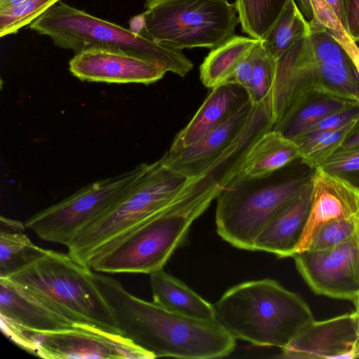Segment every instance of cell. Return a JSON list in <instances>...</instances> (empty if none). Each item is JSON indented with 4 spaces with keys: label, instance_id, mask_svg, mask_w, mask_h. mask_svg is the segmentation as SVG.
<instances>
[{
    "label": "cell",
    "instance_id": "12",
    "mask_svg": "<svg viewBox=\"0 0 359 359\" xmlns=\"http://www.w3.org/2000/svg\"><path fill=\"white\" fill-rule=\"evenodd\" d=\"M359 345V313L312 320L285 348L281 358H355Z\"/></svg>",
    "mask_w": 359,
    "mask_h": 359
},
{
    "label": "cell",
    "instance_id": "38",
    "mask_svg": "<svg viewBox=\"0 0 359 359\" xmlns=\"http://www.w3.org/2000/svg\"><path fill=\"white\" fill-rule=\"evenodd\" d=\"M347 33V26L342 0H325Z\"/></svg>",
    "mask_w": 359,
    "mask_h": 359
},
{
    "label": "cell",
    "instance_id": "20",
    "mask_svg": "<svg viewBox=\"0 0 359 359\" xmlns=\"http://www.w3.org/2000/svg\"><path fill=\"white\" fill-rule=\"evenodd\" d=\"M357 103L317 89L306 90L290 101L272 130L294 140L330 114Z\"/></svg>",
    "mask_w": 359,
    "mask_h": 359
},
{
    "label": "cell",
    "instance_id": "32",
    "mask_svg": "<svg viewBox=\"0 0 359 359\" xmlns=\"http://www.w3.org/2000/svg\"><path fill=\"white\" fill-rule=\"evenodd\" d=\"M318 168L359 189V149L335 151Z\"/></svg>",
    "mask_w": 359,
    "mask_h": 359
},
{
    "label": "cell",
    "instance_id": "23",
    "mask_svg": "<svg viewBox=\"0 0 359 359\" xmlns=\"http://www.w3.org/2000/svg\"><path fill=\"white\" fill-rule=\"evenodd\" d=\"M310 34V26L295 0H287L282 11L262 40V46L276 60Z\"/></svg>",
    "mask_w": 359,
    "mask_h": 359
},
{
    "label": "cell",
    "instance_id": "14",
    "mask_svg": "<svg viewBox=\"0 0 359 359\" xmlns=\"http://www.w3.org/2000/svg\"><path fill=\"white\" fill-rule=\"evenodd\" d=\"M250 99L226 120L212 128L192 145L178 151H166L164 164L187 178L205 170L233 143L252 111Z\"/></svg>",
    "mask_w": 359,
    "mask_h": 359
},
{
    "label": "cell",
    "instance_id": "44",
    "mask_svg": "<svg viewBox=\"0 0 359 359\" xmlns=\"http://www.w3.org/2000/svg\"><path fill=\"white\" fill-rule=\"evenodd\" d=\"M357 236H358V241H359V214H358V230H357Z\"/></svg>",
    "mask_w": 359,
    "mask_h": 359
},
{
    "label": "cell",
    "instance_id": "6",
    "mask_svg": "<svg viewBox=\"0 0 359 359\" xmlns=\"http://www.w3.org/2000/svg\"><path fill=\"white\" fill-rule=\"evenodd\" d=\"M227 184L217 197V233L231 245L254 250L255 242L271 217L311 180V173H284Z\"/></svg>",
    "mask_w": 359,
    "mask_h": 359
},
{
    "label": "cell",
    "instance_id": "46",
    "mask_svg": "<svg viewBox=\"0 0 359 359\" xmlns=\"http://www.w3.org/2000/svg\"><path fill=\"white\" fill-rule=\"evenodd\" d=\"M359 40V39H358Z\"/></svg>",
    "mask_w": 359,
    "mask_h": 359
},
{
    "label": "cell",
    "instance_id": "26",
    "mask_svg": "<svg viewBox=\"0 0 359 359\" xmlns=\"http://www.w3.org/2000/svg\"><path fill=\"white\" fill-rule=\"evenodd\" d=\"M22 231H0V278L21 269L44 251Z\"/></svg>",
    "mask_w": 359,
    "mask_h": 359
},
{
    "label": "cell",
    "instance_id": "39",
    "mask_svg": "<svg viewBox=\"0 0 359 359\" xmlns=\"http://www.w3.org/2000/svg\"><path fill=\"white\" fill-rule=\"evenodd\" d=\"M1 230L8 231H24L26 226L25 223L13 219H8L1 216Z\"/></svg>",
    "mask_w": 359,
    "mask_h": 359
},
{
    "label": "cell",
    "instance_id": "7",
    "mask_svg": "<svg viewBox=\"0 0 359 359\" xmlns=\"http://www.w3.org/2000/svg\"><path fill=\"white\" fill-rule=\"evenodd\" d=\"M187 177L166 166L161 158L148 163L128 191L103 215L82 228L67 245L69 255L89 268L104 245L171 202Z\"/></svg>",
    "mask_w": 359,
    "mask_h": 359
},
{
    "label": "cell",
    "instance_id": "29",
    "mask_svg": "<svg viewBox=\"0 0 359 359\" xmlns=\"http://www.w3.org/2000/svg\"><path fill=\"white\" fill-rule=\"evenodd\" d=\"M60 0H25L18 5L0 10V36L18 32Z\"/></svg>",
    "mask_w": 359,
    "mask_h": 359
},
{
    "label": "cell",
    "instance_id": "10",
    "mask_svg": "<svg viewBox=\"0 0 359 359\" xmlns=\"http://www.w3.org/2000/svg\"><path fill=\"white\" fill-rule=\"evenodd\" d=\"M24 349L46 359L155 358L151 353L122 334L83 323L44 332L29 329Z\"/></svg>",
    "mask_w": 359,
    "mask_h": 359
},
{
    "label": "cell",
    "instance_id": "4",
    "mask_svg": "<svg viewBox=\"0 0 359 359\" xmlns=\"http://www.w3.org/2000/svg\"><path fill=\"white\" fill-rule=\"evenodd\" d=\"M74 323L122 334L94 271L68 253L45 249L36 259L5 278Z\"/></svg>",
    "mask_w": 359,
    "mask_h": 359
},
{
    "label": "cell",
    "instance_id": "34",
    "mask_svg": "<svg viewBox=\"0 0 359 359\" xmlns=\"http://www.w3.org/2000/svg\"><path fill=\"white\" fill-rule=\"evenodd\" d=\"M358 115L359 103H357L330 114L302 135H312L338 129L355 119Z\"/></svg>",
    "mask_w": 359,
    "mask_h": 359
},
{
    "label": "cell",
    "instance_id": "43",
    "mask_svg": "<svg viewBox=\"0 0 359 359\" xmlns=\"http://www.w3.org/2000/svg\"><path fill=\"white\" fill-rule=\"evenodd\" d=\"M356 47L359 49V40L353 41Z\"/></svg>",
    "mask_w": 359,
    "mask_h": 359
},
{
    "label": "cell",
    "instance_id": "30",
    "mask_svg": "<svg viewBox=\"0 0 359 359\" xmlns=\"http://www.w3.org/2000/svg\"><path fill=\"white\" fill-rule=\"evenodd\" d=\"M310 32L325 29L341 43L351 39L325 0H296Z\"/></svg>",
    "mask_w": 359,
    "mask_h": 359
},
{
    "label": "cell",
    "instance_id": "27",
    "mask_svg": "<svg viewBox=\"0 0 359 359\" xmlns=\"http://www.w3.org/2000/svg\"><path fill=\"white\" fill-rule=\"evenodd\" d=\"M355 119L338 129L312 135H302L292 140L300 149L301 161L312 170L318 168L339 147Z\"/></svg>",
    "mask_w": 359,
    "mask_h": 359
},
{
    "label": "cell",
    "instance_id": "45",
    "mask_svg": "<svg viewBox=\"0 0 359 359\" xmlns=\"http://www.w3.org/2000/svg\"><path fill=\"white\" fill-rule=\"evenodd\" d=\"M355 358H359V345H358V347Z\"/></svg>",
    "mask_w": 359,
    "mask_h": 359
},
{
    "label": "cell",
    "instance_id": "17",
    "mask_svg": "<svg viewBox=\"0 0 359 359\" xmlns=\"http://www.w3.org/2000/svg\"><path fill=\"white\" fill-rule=\"evenodd\" d=\"M0 318L40 332L66 329L75 324L8 278H2Z\"/></svg>",
    "mask_w": 359,
    "mask_h": 359
},
{
    "label": "cell",
    "instance_id": "13",
    "mask_svg": "<svg viewBox=\"0 0 359 359\" xmlns=\"http://www.w3.org/2000/svg\"><path fill=\"white\" fill-rule=\"evenodd\" d=\"M71 73L81 81L112 83L150 84L166 72L133 55L107 48H89L74 55L69 63Z\"/></svg>",
    "mask_w": 359,
    "mask_h": 359
},
{
    "label": "cell",
    "instance_id": "15",
    "mask_svg": "<svg viewBox=\"0 0 359 359\" xmlns=\"http://www.w3.org/2000/svg\"><path fill=\"white\" fill-rule=\"evenodd\" d=\"M358 214L359 189L316 168L312 179L309 216L297 253L309 248L316 232L326 223Z\"/></svg>",
    "mask_w": 359,
    "mask_h": 359
},
{
    "label": "cell",
    "instance_id": "9",
    "mask_svg": "<svg viewBox=\"0 0 359 359\" xmlns=\"http://www.w3.org/2000/svg\"><path fill=\"white\" fill-rule=\"evenodd\" d=\"M147 165L142 163L118 175L87 184L27 219L26 228L42 240L67 246L82 228L114 205Z\"/></svg>",
    "mask_w": 359,
    "mask_h": 359
},
{
    "label": "cell",
    "instance_id": "24",
    "mask_svg": "<svg viewBox=\"0 0 359 359\" xmlns=\"http://www.w3.org/2000/svg\"><path fill=\"white\" fill-rule=\"evenodd\" d=\"M313 76L318 90L359 102V73L352 60L339 64L318 63L316 60Z\"/></svg>",
    "mask_w": 359,
    "mask_h": 359
},
{
    "label": "cell",
    "instance_id": "25",
    "mask_svg": "<svg viewBox=\"0 0 359 359\" xmlns=\"http://www.w3.org/2000/svg\"><path fill=\"white\" fill-rule=\"evenodd\" d=\"M287 0H236L242 30L262 40L282 11Z\"/></svg>",
    "mask_w": 359,
    "mask_h": 359
},
{
    "label": "cell",
    "instance_id": "35",
    "mask_svg": "<svg viewBox=\"0 0 359 359\" xmlns=\"http://www.w3.org/2000/svg\"><path fill=\"white\" fill-rule=\"evenodd\" d=\"M252 51L237 66L231 77L224 83L238 84L243 87L248 94L250 92L253 77Z\"/></svg>",
    "mask_w": 359,
    "mask_h": 359
},
{
    "label": "cell",
    "instance_id": "37",
    "mask_svg": "<svg viewBox=\"0 0 359 359\" xmlns=\"http://www.w3.org/2000/svg\"><path fill=\"white\" fill-rule=\"evenodd\" d=\"M359 149V115L337 151Z\"/></svg>",
    "mask_w": 359,
    "mask_h": 359
},
{
    "label": "cell",
    "instance_id": "5",
    "mask_svg": "<svg viewBox=\"0 0 359 359\" xmlns=\"http://www.w3.org/2000/svg\"><path fill=\"white\" fill-rule=\"evenodd\" d=\"M29 26L39 34L49 36L55 46L72 50L75 54L93 47L115 49L148 60L166 72L182 77L194 67L182 50L156 42L61 1Z\"/></svg>",
    "mask_w": 359,
    "mask_h": 359
},
{
    "label": "cell",
    "instance_id": "41",
    "mask_svg": "<svg viewBox=\"0 0 359 359\" xmlns=\"http://www.w3.org/2000/svg\"><path fill=\"white\" fill-rule=\"evenodd\" d=\"M24 1L25 0H0V10L18 5Z\"/></svg>",
    "mask_w": 359,
    "mask_h": 359
},
{
    "label": "cell",
    "instance_id": "1",
    "mask_svg": "<svg viewBox=\"0 0 359 359\" xmlns=\"http://www.w3.org/2000/svg\"><path fill=\"white\" fill-rule=\"evenodd\" d=\"M224 187L214 172L187 179L165 207L102 247L89 268L106 273H147L163 269L192 223Z\"/></svg>",
    "mask_w": 359,
    "mask_h": 359
},
{
    "label": "cell",
    "instance_id": "11",
    "mask_svg": "<svg viewBox=\"0 0 359 359\" xmlns=\"http://www.w3.org/2000/svg\"><path fill=\"white\" fill-rule=\"evenodd\" d=\"M297 271L317 294L354 302L359 296V241L348 240L318 251L293 257Z\"/></svg>",
    "mask_w": 359,
    "mask_h": 359
},
{
    "label": "cell",
    "instance_id": "28",
    "mask_svg": "<svg viewBox=\"0 0 359 359\" xmlns=\"http://www.w3.org/2000/svg\"><path fill=\"white\" fill-rule=\"evenodd\" d=\"M252 57L253 77L248 96L252 104L258 106L264 102L269 103L276 74V60L266 52L261 41L253 49Z\"/></svg>",
    "mask_w": 359,
    "mask_h": 359
},
{
    "label": "cell",
    "instance_id": "18",
    "mask_svg": "<svg viewBox=\"0 0 359 359\" xmlns=\"http://www.w3.org/2000/svg\"><path fill=\"white\" fill-rule=\"evenodd\" d=\"M249 100L245 89L233 83H221L212 88L191 121L175 136L168 151L188 147L219 125Z\"/></svg>",
    "mask_w": 359,
    "mask_h": 359
},
{
    "label": "cell",
    "instance_id": "33",
    "mask_svg": "<svg viewBox=\"0 0 359 359\" xmlns=\"http://www.w3.org/2000/svg\"><path fill=\"white\" fill-rule=\"evenodd\" d=\"M309 38L318 63L339 64L351 60L345 48L328 30L322 29L311 31Z\"/></svg>",
    "mask_w": 359,
    "mask_h": 359
},
{
    "label": "cell",
    "instance_id": "22",
    "mask_svg": "<svg viewBox=\"0 0 359 359\" xmlns=\"http://www.w3.org/2000/svg\"><path fill=\"white\" fill-rule=\"evenodd\" d=\"M260 40L235 35L211 49L200 67V79L207 88L225 83L238 64L253 50Z\"/></svg>",
    "mask_w": 359,
    "mask_h": 359
},
{
    "label": "cell",
    "instance_id": "2",
    "mask_svg": "<svg viewBox=\"0 0 359 359\" xmlns=\"http://www.w3.org/2000/svg\"><path fill=\"white\" fill-rule=\"evenodd\" d=\"M122 335L155 358H219L235 349L236 339L217 321L186 317L130 294L110 276L94 272Z\"/></svg>",
    "mask_w": 359,
    "mask_h": 359
},
{
    "label": "cell",
    "instance_id": "19",
    "mask_svg": "<svg viewBox=\"0 0 359 359\" xmlns=\"http://www.w3.org/2000/svg\"><path fill=\"white\" fill-rule=\"evenodd\" d=\"M301 159L298 145L280 133H264L250 147L228 184L266 177Z\"/></svg>",
    "mask_w": 359,
    "mask_h": 359
},
{
    "label": "cell",
    "instance_id": "16",
    "mask_svg": "<svg viewBox=\"0 0 359 359\" xmlns=\"http://www.w3.org/2000/svg\"><path fill=\"white\" fill-rule=\"evenodd\" d=\"M311 191L312 180L271 217L256 238L254 250L279 257L297 254L309 216Z\"/></svg>",
    "mask_w": 359,
    "mask_h": 359
},
{
    "label": "cell",
    "instance_id": "21",
    "mask_svg": "<svg viewBox=\"0 0 359 359\" xmlns=\"http://www.w3.org/2000/svg\"><path fill=\"white\" fill-rule=\"evenodd\" d=\"M149 283L153 302L165 309L205 321L217 320L211 304L184 283L163 269L151 273Z\"/></svg>",
    "mask_w": 359,
    "mask_h": 359
},
{
    "label": "cell",
    "instance_id": "8",
    "mask_svg": "<svg viewBox=\"0 0 359 359\" xmlns=\"http://www.w3.org/2000/svg\"><path fill=\"white\" fill-rule=\"evenodd\" d=\"M140 33L174 48H217L235 36L240 23L227 0H147Z\"/></svg>",
    "mask_w": 359,
    "mask_h": 359
},
{
    "label": "cell",
    "instance_id": "31",
    "mask_svg": "<svg viewBox=\"0 0 359 359\" xmlns=\"http://www.w3.org/2000/svg\"><path fill=\"white\" fill-rule=\"evenodd\" d=\"M358 226V215L327 222L318 229L306 250H323L342 243L357 233Z\"/></svg>",
    "mask_w": 359,
    "mask_h": 359
},
{
    "label": "cell",
    "instance_id": "40",
    "mask_svg": "<svg viewBox=\"0 0 359 359\" xmlns=\"http://www.w3.org/2000/svg\"><path fill=\"white\" fill-rule=\"evenodd\" d=\"M340 44L348 53L359 73V49L356 47L351 39Z\"/></svg>",
    "mask_w": 359,
    "mask_h": 359
},
{
    "label": "cell",
    "instance_id": "42",
    "mask_svg": "<svg viewBox=\"0 0 359 359\" xmlns=\"http://www.w3.org/2000/svg\"><path fill=\"white\" fill-rule=\"evenodd\" d=\"M355 306V311H357L359 313V296L353 302Z\"/></svg>",
    "mask_w": 359,
    "mask_h": 359
},
{
    "label": "cell",
    "instance_id": "36",
    "mask_svg": "<svg viewBox=\"0 0 359 359\" xmlns=\"http://www.w3.org/2000/svg\"><path fill=\"white\" fill-rule=\"evenodd\" d=\"M347 34L353 40L359 39V0H342Z\"/></svg>",
    "mask_w": 359,
    "mask_h": 359
},
{
    "label": "cell",
    "instance_id": "3",
    "mask_svg": "<svg viewBox=\"0 0 359 359\" xmlns=\"http://www.w3.org/2000/svg\"><path fill=\"white\" fill-rule=\"evenodd\" d=\"M217 321L236 339L259 346H287L314 320L299 294L271 278L227 290L214 304Z\"/></svg>",
    "mask_w": 359,
    "mask_h": 359
}]
</instances>
